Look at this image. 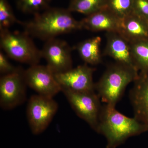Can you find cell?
Instances as JSON below:
<instances>
[{
    "label": "cell",
    "mask_w": 148,
    "mask_h": 148,
    "mask_svg": "<svg viewBox=\"0 0 148 148\" xmlns=\"http://www.w3.org/2000/svg\"><path fill=\"white\" fill-rule=\"evenodd\" d=\"M24 32L30 36L46 41L82 29L80 21L74 18L68 9L51 8L34 14L27 22H21Z\"/></svg>",
    "instance_id": "1"
},
{
    "label": "cell",
    "mask_w": 148,
    "mask_h": 148,
    "mask_svg": "<svg viewBox=\"0 0 148 148\" xmlns=\"http://www.w3.org/2000/svg\"><path fill=\"white\" fill-rule=\"evenodd\" d=\"M148 131L147 126L135 117L126 116L114 106H102L96 132L106 138L107 148H116L130 137Z\"/></svg>",
    "instance_id": "2"
},
{
    "label": "cell",
    "mask_w": 148,
    "mask_h": 148,
    "mask_svg": "<svg viewBox=\"0 0 148 148\" xmlns=\"http://www.w3.org/2000/svg\"><path fill=\"white\" fill-rule=\"evenodd\" d=\"M138 71L133 67L116 62L108 67L95 83V91L106 104L115 107L127 85L138 79Z\"/></svg>",
    "instance_id": "3"
},
{
    "label": "cell",
    "mask_w": 148,
    "mask_h": 148,
    "mask_svg": "<svg viewBox=\"0 0 148 148\" xmlns=\"http://www.w3.org/2000/svg\"><path fill=\"white\" fill-rule=\"evenodd\" d=\"M0 46L9 58L30 66L38 64L42 58L41 51L24 31H0Z\"/></svg>",
    "instance_id": "4"
},
{
    "label": "cell",
    "mask_w": 148,
    "mask_h": 148,
    "mask_svg": "<svg viewBox=\"0 0 148 148\" xmlns=\"http://www.w3.org/2000/svg\"><path fill=\"white\" fill-rule=\"evenodd\" d=\"M61 92L77 115L96 132L102 108L98 94L95 91L75 92L64 88H62Z\"/></svg>",
    "instance_id": "5"
},
{
    "label": "cell",
    "mask_w": 148,
    "mask_h": 148,
    "mask_svg": "<svg viewBox=\"0 0 148 148\" xmlns=\"http://www.w3.org/2000/svg\"><path fill=\"white\" fill-rule=\"evenodd\" d=\"M58 103L53 98L42 95H32L27 107V116L32 132L37 135L49 126L58 111Z\"/></svg>",
    "instance_id": "6"
},
{
    "label": "cell",
    "mask_w": 148,
    "mask_h": 148,
    "mask_svg": "<svg viewBox=\"0 0 148 148\" xmlns=\"http://www.w3.org/2000/svg\"><path fill=\"white\" fill-rule=\"evenodd\" d=\"M24 73V70L19 68L13 73L1 76L0 106L3 110H12L26 101L27 85Z\"/></svg>",
    "instance_id": "7"
},
{
    "label": "cell",
    "mask_w": 148,
    "mask_h": 148,
    "mask_svg": "<svg viewBox=\"0 0 148 148\" xmlns=\"http://www.w3.org/2000/svg\"><path fill=\"white\" fill-rule=\"evenodd\" d=\"M24 75L27 85L39 95L53 98L62 91L55 75L47 65L30 66Z\"/></svg>",
    "instance_id": "8"
},
{
    "label": "cell",
    "mask_w": 148,
    "mask_h": 148,
    "mask_svg": "<svg viewBox=\"0 0 148 148\" xmlns=\"http://www.w3.org/2000/svg\"><path fill=\"white\" fill-rule=\"evenodd\" d=\"M41 51L47 66L54 74L62 73L73 68L72 49L66 41L57 38L48 40Z\"/></svg>",
    "instance_id": "9"
},
{
    "label": "cell",
    "mask_w": 148,
    "mask_h": 148,
    "mask_svg": "<svg viewBox=\"0 0 148 148\" xmlns=\"http://www.w3.org/2000/svg\"><path fill=\"white\" fill-rule=\"evenodd\" d=\"M95 68L87 64L81 65L62 73L54 74L56 79L62 88L75 92H93L95 83L93 74Z\"/></svg>",
    "instance_id": "10"
},
{
    "label": "cell",
    "mask_w": 148,
    "mask_h": 148,
    "mask_svg": "<svg viewBox=\"0 0 148 148\" xmlns=\"http://www.w3.org/2000/svg\"><path fill=\"white\" fill-rule=\"evenodd\" d=\"M106 37L105 55L112 58L117 63L137 69L130 43L117 32L106 33Z\"/></svg>",
    "instance_id": "11"
},
{
    "label": "cell",
    "mask_w": 148,
    "mask_h": 148,
    "mask_svg": "<svg viewBox=\"0 0 148 148\" xmlns=\"http://www.w3.org/2000/svg\"><path fill=\"white\" fill-rule=\"evenodd\" d=\"M130 92L134 117L148 127V73H141Z\"/></svg>",
    "instance_id": "12"
},
{
    "label": "cell",
    "mask_w": 148,
    "mask_h": 148,
    "mask_svg": "<svg viewBox=\"0 0 148 148\" xmlns=\"http://www.w3.org/2000/svg\"><path fill=\"white\" fill-rule=\"evenodd\" d=\"M121 19L108 8L86 16L81 20L82 29L92 32L119 33Z\"/></svg>",
    "instance_id": "13"
},
{
    "label": "cell",
    "mask_w": 148,
    "mask_h": 148,
    "mask_svg": "<svg viewBox=\"0 0 148 148\" xmlns=\"http://www.w3.org/2000/svg\"><path fill=\"white\" fill-rule=\"evenodd\" d=\"M119 33L130 43L148 40V21L132 12L121 19Z\"/></svg>",
    "instance_id": "14"
},
{
    "label": "cell",
    "mask_w": 148,
    "mask_h": 148,
    "mask_svg": "<svg viewBox=\"0 0 148 148\" xmlns=\"http://www.w3.org/2000/svg\"><path fill=\"white\" fill-rule=\"evenodd\" d=\"M101 37L95 36L84 40L77 45L76 49L85 64L96 65L101 63Z\"/></svg>",
    "instance_id": "15"
},
{
    "label": "cell",
    "mask_w": 148,
    "mask_h": 148,
    "mask_svg": "<svg viewBox=\"0 0 148 148\" xmlns=\"http://www.w3.org/2000/svg\"><path fill=\"white\" fill-rule=\"evenodd\" d=\"M108 0H71L68 9L86 16L107 8Z\"/></svg>",
    "instance_id": "16"
},
{
    "label": "cell",
    "mask_w": 148,
    "mask_h": 148,
    "mask_svg": "<svg viewBox=\"0 0 148 148\" xmlns=\"http://www.w3.org/2000/svg\"><path fill=\"white\" fill-rule=\"evenodd\" d=\"M130 44L136 69L141 73H148V40Z\"/></svg>",
    "instance_id": "17"
},
{
    "label": "cell",
    "mask_w": 148,
    "mask_h": 148,
    "mask_svg": "<svg viewBox=\"0 0 148 148\" xmlns=\"http://www.w3.org/2000/svg\"><path fill=\"white\" fill-rule=\"evenodd\" d=\"M8 0H0V31L8 30L16 23L20 24Z\"/></svg>",
    "instance_id": "18"
},
{
    "label": "cell",
    "mask_w": 148,
    "mask_h": 148,
    "mask_svg": "<svg viewBox=\"0 0 148 148\" xmlns=\"http://www.w3.org/2000/svg\"><path fill=\"white\" fill-rule=\"evenodd\" d=\"M51 0H17V6L25 13L34 14L44 11L50 7Z\"/></svg>",
    "instance_id": "19"
},
{
    "label": "cell",
    "mask_w": 148,
    "mask_h": 148,
    "mask_svg": "<svg viewBox=\"0 0 148 148\" xmlns=\"http://www.w3.org/2000/svg\"><path fill=\"white\" fill-rule=\"evenodd\" d=\"M134 0H108L107 8L120 19L132 12Z\"/></svg>",
    "instance_id": "20"
},
{
    "label": "cell",
    "mask_w": 148,
    "mask_h": 148,
    "mask_svg": "<svg viewBox=\"0 0 148 148\" xmlns=\"http://www.w3.org/2000/svg\"><path fill=\"white\" fill-rule=\"evenodd\" d=\"M8 58L3 51H0V73L2 75L13 73L19 69L11 64Z\"/></svg>",
    "instance_id": "21"
},
{
    "label": "cell",
    "mask_w": 148,
    "mask_h": 148,
    "mask_svg": "<svg viewBox=\"0 0 148 148\" xmlns=\"http://www.w3.org/2000/svg\"><path fill=\"white\" fill-rule=\"evenodd\" d=\"M132 12L148 21V0H134Z\"/></svg>",
    "instance_id": "22"
}]
</instances>
